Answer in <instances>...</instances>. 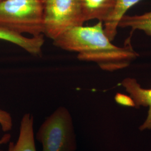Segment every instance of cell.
<instances>
[{"label":"cell","mask_w":151,"mask_h":151,"mask_svg":"<svg viewBox=\"0 0 151 151\" xmlns=\"http://www.w3.org/2000/svg\"><path fill=\"white\" fill-rule=\"evenodd\" d=\"M130 38L123 47L114 45L105 32L103 22H98L91 27H72L54 40L53 44L77 53L81 60L95 62L103 70L115 71L127 67L138 57Z\"/></svg>","instance_id":"1"},{"label":"cell","mask_w":151,"mask_h":151,"mask_svg":"<svg viewBox=\"0 0 151 151\" xmlns=\"http://www.w3.org/2000/svg\"><path fill=\"white\" fill-rule=\"evenodd\" d=\"M43 0H4L0 2V27L32 37L43 34Z\"/></svg>","instance_id":"2"},{"label":"cell","mask_w":151,"mask_h":151,"mask_svg":"<svg viewBox=\"0 0 151 151\" xmlns=\"http://www.w3.org/2000/svg\"><path fill=\"white\" fill-rule=\"evenodd\" d=\"M43 151H75L76 139L70 111L60 107L43 123L37 134Z\"/></svg>","instance_id":"3"},{"label":"cell","mask_w":151,"mask_h":151,"mask_svg":"<svg viewBox=\"0 0 151 151\" xmlns=\"http://www.w3.org/2000/svg\"><path fill=\"white\" fill-rule=\"evenodd\" d=\"M84 23L79 0L44 2L43 34L53 41L69 29Z\"/></svg>","instance_id":"4"},{"label":"cell","mask_w":151,"mask_h":151,"mask_svg":"<svg viewBox=\"0 0 151 151\" xmlns=\"http://www.w3.org/2000/svg\"><path fill=\"white\" fill-rule=\"evenodd\" d=\"M122 85L134 101L135 107H148L146 120L139 127V130L151 129V88H145L140 86L135 78H126L122 82Z\"/></svg>","instance_id":"5"},{"label":"cell","mask_w":151,"mask_h":151,"mask_svg":"<svg viewBox=\"0 0 151 151\" xmlns=\"http://www.w3.org/2000/svg\"><path fill=\"white\" fill-rule=\"evenodd\" d=\"M118 0H79L85 22L92 20L106 22L113 13Z\"/></svg>","instance_id":"6"},{"label":"cell","mask_w":151,"mask_h":151,"mask_svg":"<svg viewBox=\"0 0 151 151\" xmlns=\"http://www.w3.org/2000/svg\"><path fill=\"white\" fill-rule=\"evenodd\" d=\"M0 40L14 44L29 54L38 55L42 53L44 43V35L27 38L22 34L0 27Z\"/></svg>","instance_id":"7"},{"label":"cell","mask_w":151,"mask_h":151,"mask_svg":"<svg viewBox=\"0 0 151 151\" xmlns=\"http://www.w3.org/2000/svg\"><path fill=\"white\" fill-rule=\"evenodd\" d=\"M34 119L25 114L22 119L20 133L16 143L11 142L8 151H37L34 137Z\"/></svg>","instance_id":"8"},{"label":"cell","mask_w":151,"mask_h":151,"mask_svg":"<svg viewBox=\"0 0 151 151\" xmlns=\"http://www.w3.org/2000/svg\"><path fill=\"white\" fill-rule=\"evenodd\" d=\"M141 0H118L113 13L108 20L104 22V31L108 38L113 41L117 34L118 24L130 8Z\"/></svg>","instance_id":"9"},{"label":"cell","mask_w":151,"mask_h":151,"mask_svg":"<svg viewBox=\"0 0 151 151\" xmlns=\"http://www.w3.org/2000/svg\"><path fill=\"white\" fill-rule=\"evenodd\" d=\"M118 27H130L132 32L142 30L151 36V11L139 15H125L120 19Z\"/></svg>","instance_id":"10"},{"label":"cell","mask_w":151,"mask_h":151,"mask_svg":"<svg viewBox=\"0 0 151 151\" xmlns=\"http://www.w3.org/2000/svg\"><path fill=\"white\" fill-rule=\"evenodd\" d=\"M0 125L4 132L9 131L12 127V119L8 112L0 110Z\"/></svg>","instance_id":"11"},{"label":"cell","mask_w":151,"mask_h":151,"mask_svg":"<svg viewBox=\"0 0 151 151\" xmlns=\"http://www.w3.org/2000/svg\"><path fill=\"white\" fill-rule=\"evenodd\" d=\"M115 100L116 103L120 105L130 106V107H135V104L133 99L127 95H123L122 93H117L115 97Z\"/></svg>","instance_id":"12"},{"label":"cell","mask_w":151,"mask_h":151,"mask_svg":"<svg viewBox=\"0 0 151 151\" xmlns=\"http://www.w3.org/2000/svg\"><path fill=\"white\" fill-rule=\"evenodd\" d=\"M10 138H11V135L10 134H5L0 139V145L7 143L10 139Z\"/></svg>","instance_id":"13"},{"label":"cell","mask_w":151,"mask_h":151,"mask_svg":"<svg viewBox=\"0 0 151 151\" xmlns=\"http://www.w3.org/2000/svg\"><path fill=\"white\" fill-rule=\"evenodd\" d=\"M4 1V0H0V2H1V1Z\"/></svg>","instance_id":"14"},{"label":"cell","mask_w":151,"mask_h":151,"mask_svg":"<svg viewBox=\"0 0 151 151\" xmlns=\"http://www.w3.org/2000/svg\"><path fill=\"white\" fill-rule=\"evenodd\" d=\"M46 1V0H43V2H44V1Z\"/></svg>","instance_id":"15"}]
</instances>
